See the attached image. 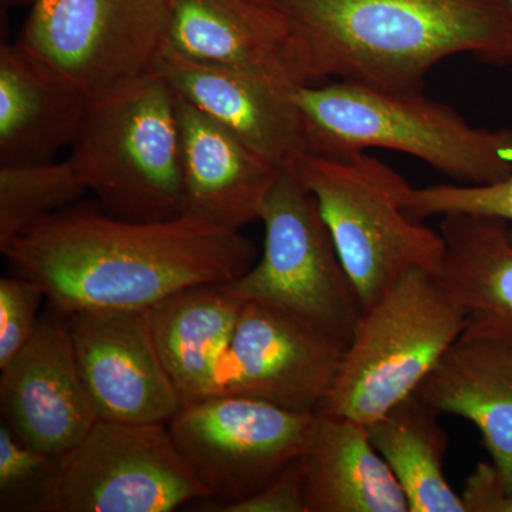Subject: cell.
<instances>
[{
	"mask_svg": "<svg viewBox=\"0 0 512 512\" xmlns=\"http://www.w3.org/2000/svg\"><path fill=\"white\" fill-rule=\"evenodd\" d=\"M0 251L16 274L40 285L49 308L62 316L148 309L190 286L237 281L258 258L241 231L188 215L137 222L70 208Z\"/></svg>",
	"mask_w": 512,
	"mask_h": 512,
	"instance_id": "1",
	"label": "cell"
},
{
	"mask_svg": "<svg viewBox=\"0 0 512 512\" xmlns=\"http://www.w3.org/2000/svg\"><path fill=\"white\" fill-rule=\"evenodd\" d=\"M281 26L293 82L421 93L448 57L512 63L507 0H256Z\"/></svg>",
	"mask_w": 512,
	"mask_h": 512,
	"instance_id": "2",
	"label": "cell"
},
{
	"mask_svg": "<svg viewBox=\"0 0 512 512\" xmlns=\"http://www.w3.org/2000/svg\"><path fill=\"white\" fill-rule=\"evenodd\" d=\"M308 153L338 157L387 148L419 158L457 184L488 185L512 174V130L470 126L423 93H397L333 80L289 87Z\"/></svg>",
	"mask_w": 512,
	"mask_h": 512,
	"instance_id": "3",
	"label": "cell"
},
{
	"mask_svg": "<svg viewBox=\"0 0 512 512\" xmlns=\"http://www.w3.org/2000/svg\"><path fill=\"white\" fill-rule=\"evenodd\" d=\"M70 148L111 217L156 222L183 215L177 94L161 74L153 70L90 100Z\"/></svg>",
	"mask_w": 512,
	"mask_h": 512,
	"instance_id": "4",
	"label": "cell"
},
{
	"mask_svg": "<svg viewBox=\"0 0 512 512\" xmlns=\"http://www.w3.org/2000/svg\"><path fill=\"white\" fill-rule=\"evenodd\" d=\"M464 329L466 315L440 276L412 269L363 309L316 413L375 423L417 392Z\"/></svg>",
	"mask_w": 512,
	"mask_h": 512,
	"instance_id": "5",
	"label": "cell"
},
{
	"mask_svg": "<svg viewBox=\"0 0 512 512\" xmlns=\"http://www.w3.org/2000/svg\"><path fill=\"white\" fill-rule=\"evenodd\" d=\"M296 168L363 309L414 268L440 274L443 235L406 214L402 197L410 183L392 167L356 151L338 157L306 153Z\"/></svg>",
	"mask_w": 512,
	"mask_h": 512,
	"instance_id": "6",
	"label": "cell"
},
{
	"mask_svg": "<svg viewBox=\"0 0 512 512\" xmlns=\"http://www.w3.org/2000/svg\"><path fill=\"white\" fill-rule=\"evenodd\" d=\"M261 222V258L229 288L245 302L274 306L309 323L346 348L362 303L296 164L279 168Z\"/></svg>",
	"mask_w": 512,
	"mask_h": 512,
	"instance_id": "7",
	"label": "cell"
},
{
	"mask_svg": "<svg viewBox=\"0 0 512 512\" xmlns=\"http://www.w3.org/2000/svg\"><path fill=\"white\" fill-rule=\"evenodd\" d=\"M208 498L167 424L99 420L57 458L28 511L170 512Z\"/></svg>",
	"mask_w": 512,
	"mask_h": 512,
	"instance_id": "8",
	"label": "cell"
},
{
	"mask_svg": "<svg viewBox=\"0 0 512 512\" xmlns=\"http://www.w3.org/2000/svg\"><path fill=\"white\" fill-rule=\"evenodd\" d=\"M20 46L94 100L153 72L170 0H32Z\"/></svg>",
	"mask_w": 512,
	"mask_h": 512,
	"instance_id": "9",
	"label": "cell"
},
{
	"mask_svg": "<svg viewBox=\"0 0 512 512\" xmlns=\"http://www.w3.org/2000/svg\"><path fill=\"white\" fill-rule=\"evenodd\" d=\"M316 413H299L241 396L185 404L168 430L208 503L229 504L261 490L298 460Z\"/></svg>",
	"mask_w": 512,
	"mask_h": 512,
	"instance_id": "10",
	"label": "cell"
},
{
	"mask_svg": "<svg viewBox=\"0 0 512 512\" xmlns=\"http://www.w3.org/2000/svg\"><path fill=\"white\" fill-rule=\"evenodd\" d=\"M345 349L281 309L245 302L208 397H248L292 412L316 413Z\"/></svg>",
	"mask_w": 512,
	"mask_h": 512,
	"instance_id": "11",
	"label": "cell"
},
{
	"mask_svg": "<svg viewBox=\"0 0 512 512\" xmlns=\"http://www.w3.org/2000/svg\"><path fill=\"white\" fill-rule=\"evenodd\" d=\"M77 369L100 420L168 424L183 407L161 362L148 309L64 316Z\"/></svg>",
	"mask_w": 512,
	"mask_h": 512,
	"instance_id": "12",
	"label": "cell"
},
{
	"mask_svg": "<svg viewBox=\"0 0 512 512\" xmlns=\"http://www.w3.org/2000/svg\"><path fill=\"white\" fill-rule=\"evenodd\" d=\"M3 423L23 443L60 457L99 421L74 359L64 316L43 313L22 350L0 369Z\"/></svg>",
	"mask_w": 512,
	"mask_h": 512,
	"instance_id": "13",
	"label": "cell"
},
{
	"mask_svg": "<svg viewBox=\"0 0 512 512\" xmlns=\"http://www.w3.org/2000/svg\"><path fill=\"white\" fill-rule=\"evenodd\" d=\"M154 72L181 99L227 128L276 168L295 165L308 153L301 113L289 84L258 74L194 62L161 50Z\"/></svg>",
	"mask_w": 512,
	"mask_h": 512,
	"instance_id": "14",
	"label": "cell"
},
{
	"mask_svg": "<svg viewBox=\"0 0 512 512\" xmlns=\"http://www.w3.org/2000/svg\"><path fill=\"white\" fill-rule=\"evenodd\" d=\"M183 215L235 229L261 221L279 168L177 96Z\"/></svg>",
	"mask_w": 512,
	"mask_h": 512,
	"instance_id": "15",
	"label": "cell"
},
{
	"mask_svg": "<svg viewBox=\"0 0 512 512\" xmlns=\"http://www.w3.org/2000/svg\"><path fill=\"white\" fill-rule=\"evenodd\" d=\"M417 393L439 413L470 420L512 493V346L461 335Z\"/></svg>",
	"mask_w": 512,
	"mask_h": 512,
	"instance_id": "16",
	"label": "cell"
},
{
	"mask_svg": "<svg viewBox=\"0 0 512 512\" xmlns=\"http://www.w3.org/2000/svg\"><path fill=\"white\" fill-rule=\"evenodd\" d=\"M163 49L295 86L284 32L256 0H170Z\"/></svg>",
	"mask_w": 512,
	"mask_h": 512,
	"instance_id": "17",
	"label": "cell"
},
{
	"mask_svg": "<svg viewBox=\"0 0 512 512\" xmlns=\"http://www.w3.org/2000/svg\"><path fill=\"white\" fill-rule=\"evenodd\" d=\"M89 100L18 42L0 47V164L55 160Z\"/></svg>",
	"mask_w": 512,
	"mask_h": 512,
	"instance_id": "18",
	"label": "cell"
},
{
	"mask_svg": "<svg viewBox=\"0 0 512 512\" xmlns=\"http://www.w3.org/2000/svg\"><path fill=\"white\" fill-rule=\"evenodd\" d=\"M299 461L308 512H410L402 485L359 421L316 413Z\"/></svg>",
	"mask_w": 512,
	"mask_h": 512,
	"instance_id": "19",
	"label": "cell"
},
{
	"mask_svg": "<svg viewBox=\"0 0 512 512\" xmlns=\"http://www.w3.org/2000/svg\"><path fill=\"white\" fill-rule=\"evenodd\" d=\"M440 278L466 315L463 335L512 343L511 225L490 215H444Z\"/></svg>",
	"mask_w": 512,
	"mask_h": 512,
	"instance_id": "20",
	"label": "cell"
},
{
	"mask_svg": "<svg viewBox=\"0 0 512 512\" xmlns=\"http://www.w3.org/2000/svg\"><path fill=\"white\" fill-rule=\"evenodd\" d=\"M244 305L228 284H204L148 308L154 345L183 406L210 394Z\"/></svg>",
	"mask_w": 512,
	"mask_h": 512,
	"instance_id": "21",
	"label": "cell"
},
{
	"mask_svg": "<svg viewBox=\"0 0 512 512\" xmlns=\"http://www.w3.org/2000/svg\"><path fill=\"white\" fill-rule=\"evenodd\" d=\"M439 414L416 392L367 426L373 446L402 485L410 512H466L444 476L448 437Z\"/></svg>",
	"mask_w": 512,
	"mask_h": 512,
	"instance_id": "22",
	"label": "cell"
},
{
	"mask_svg": "<svg viewBox=\"0 0 512 512\" xmlns=\"http://www.w3.org/2000/svg\"><path fill=\"white\" fill-rule=\"evenodd\" d=\"M89 191L72 158L0 164V248Z\"/></svg>",
	"mask_w": 512,
	"mask_h": 512,
	"instance_id": "23",
	"label": "cell"
},
{
	"mask_svg": "<svg viewBox=\"0 0 512 512\" xmlns=\"http://www.w3.org/2000/svg\"><path fill=\"white\" fill-rule=\"evenodd\" d=\"M402 205L416 221L444 217L456 212L490 215L511 225L512 174L503 181L488 185L439 184L404 191Z\"/></svg>",
	"mask_w": 512,
	"mask_h": 512,
	"instance_id": "24",
	"label": "cell"
},
{
	"mask_svg": "<svg viewBox=\"0 0 512 512\" xmlns=\"http://www.w3.org/2000/svg\"><path fill=\"white\" fill-rule=\"evenodd\" d=\"M56 456L43 453L20 441L12 430L0 426V505L2 511L26 507L45 484L57 463Z\"/></svg>",
	"mask_w": 512,
	"mask_h": 512,
	"instance_id": "25",
	"label": "cell"
},
{
	"mask_svg": "<svg viewBox=\"0 0 512 512\" xmlns=\"http://www.w3.org/2000/svg\"><path fill=\"white\" fill-rule=\"evenodd\" d=\"M43 301L45 292L33 279L19 274L0 279V369L32 338Z\"/></svg>",
	"mask_w": 512,
	"mask_h": 512,
	"instance_id": "26",
	"label": "cell"
},
{
	"mask_svg": "<svg viewBox=\"0 0 512 512\" xmlns=\"http://www.w3.org/2000/svg\"><path fill=\"white\" fill-rule=\"evenodd\" d=\"M301 458V457H299ZM295 460L261 490L229 504L208 503L210 512H308L301 461Z\"/></svg>",
	"mask_w": 512,
	"mask_h": 512,
	"instance_id": "27",
	"label": "cell"
},
{
	"mask_svg": "<svg viewBox=\"0 0 512 512\" xmlns=\"http://www.w3.org/2000/svg\"><path fill=\"white\" fill-rule=\"evenodd\" d=\"M460 495L466 512H512V493L493 461L477 464Z\"/></svg>",
	"mask_w": 512,
	"mask_h": 512,
	"instance_id": "28",
	"label": "cell"
},
{
	"mask_svg": "<svg viewBox=\"0 0 512 512\" xmlns=\"http://www.w3.org/2000/svg\"><path fill=\"white\" fill-rule=\"evenodd\" d=\"M9 3H13V5H20V3L32 2V0H8Z\"/></svg>",
	"mask_w": 512,
	"mask_h": 512,
	"instance_id": "29",
	"label": "cell"
},
{
	"mask_svg": "<svg viewBox=\"0 0 512 512\" xmlns=\"http://www.w3.org/2000/svg\"><path fill=\"white\" fill-rule=\"evenodd\" d=\"M507 2L512 6V0H507Z\"/></svg>",
	"mask_w": 512,
	"mask_h": 512,
	"instance_id": "30",
	"label": "cell"
},
{
	"mask_svg": "<svg viewBox=\"0 0 512 512\" xmlns=\"http://www.w3.org/2000/svg\"><path fill=\"white\" fill-rule=\"evenodd\" d=\"M510 345L512 346V343H510Z\"/></svg>",
	"mask_w": 512,
	"mask_h": 512,
	"instance_id": "31",
	"label": "cell"
}]
</instances>
